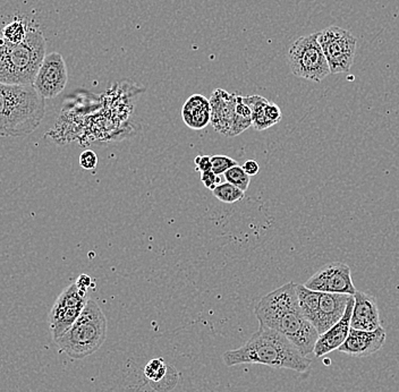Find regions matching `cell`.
<instances>
[{"instance_id": "obj_11", "label": "cell", "mask_w": 399, "mask_h": 392, "mask_svg": "<svg viewBox=\"0 0 399 392\" xmlns=\"http://www.w3.org/2000/svg\"><path fill=\"white\" fill-rule=\"evenodd\" d=\"M304 286L311 291L322 293H345L352 296L356 293L350 267L345 265L344 262H330L328 265H324Z\"/></svg>"}, {"instance_id": "obj_6", "label": "cell", "mask_w": 399, "mask_h": 392, "mask_svg": "<svg viewBox=\"0 0 399 392\" xmlns=\"http://www.w3.org/2000/svg\"><path fill=\"white\" fill-rule=\"evenodd\" d=\"M296 291L304 317L315 327L319 336L338 322L352 297L345 293L311 291L304 285H296Z\"/></svg>"}, {"instance_id": "obj_18", "label": "cell", "mask_w": 399, "mask_h": 392, "mask_svg": "<svg viewBox=\"0 0 399 392\" xmlns=\"http://www.w3.org/2000/svg\"><path fill=\"white\" fill-rule=\"evenodd\" d=\"M30 29H27V24L22 20H15L11 23L7 24L0 32V44H15L23 42L27 38Z\"/></svg>"}, {"instance_id": "obj_16", "label": "cell", "mask_w": 399, "mask_h": 392, "mask_svg": "<svg viewBox=\"0 0 399 392\" xmlns=\"http://www.w3.org/2000/svg\"><path fill=\"white\" fill-rule=\"evenodd\" d=\"M182 117L187 127L200 131L211 124L210 100L202 94H193L184 103Z\"/></svg>"}, {"instance_id": "obj_24", "label": "cell", "mask_w": 399, "mask_h": 392, "mask_svg": "<svg viewBox=\"0 0 399 392\" xmlns=\"http://www.w3.org/2000/svg\"><path fill=\"white\" fill-rule=\"evenodd\" d=\"M265 116L268 118L269 122L272 124V125H276L278 122L281 120V110H280V108L278 107L276 103L274 102H268V105L265 107Z\"/></svg>"}, {"instance_id": "obj_26", "label": "cell", "mask_w": 399, "mask_h": 392, "mask_svg": "<svg viewBox=\"0 0 399 392\" xmlns=\"http://www.w3.org/2000/svg\"><path fill=\"white\" fill-rule=\"evenodd\" d=\"M196 170L200 172H209L213 169V163H211V157L209 156H198L194 159Z\"/></svg>"}, {"instance_id": "obj_12", "label": "cell", "mask_w": 399, "mask_h": 392, "mask_svg": "<svg viewBox=\"0 0 399 392\" xmlns=\"http://www.w3.org/2000/svg\"><path fill=\"white\" fill-rule=\"evenodd\" d=\"M68 81V66L59 53L46 55L33 87L44 99H53L64 91Z\"/></svg>"}, {"instance_id": "obj_5", "label": "cell", "mask_w": 399, "mask_h": 392, "mask_svg": "<svg viewBox=\"0 0 399 392\" xmlns=\"http://www.w3.org/2000/svg\"><path fill=\"white\" fill-rule=\"evenodd\" d=\"M106 338V315L94 301L89 299L79 319L55 343L72 360H84L99 350Z\"/></svg>"}, {"instance_id": "obj_3", "label": "cell", "mask_w": 399, "mask_h": 392, "mask_svg": "<svg viewBox=\"0 0 399 392\" xmlns=\"http://www.w3.org/2000/svg\"><path fill=\"white\" fill-rule=\"evenodd\" d=\"M44 113V98L33 85L0 82V137H27L40 126Z\"/></svg>"}, {"instance_id": "obj_10", "label": "cell", "mask_w": 399, "mask_h": 392, "mask_svg": "<svg viewBox=\"0 0 399 392\" xmlns=\"http://www.w3.org/2000/svg\"><path fill=\"white\" fill-rule=\"evenodd\" d=\"M211 125L224 137H237L246 131L252 120L239 116L236 110L237 96L228 94L227 91L217 89L213 91L211 99Z\"/></svg>"}, {"instance_id": "obj_21", "label": "cell", "mask_w": 399, "mask_h": 392, "mask_svg": "<svg viewBox=\"0 0 399 392\" xmlns=\"http://www.w3.org/2000/svg\"><path fill=\"white\" fill-rule=\"evenodd\" d=\"M167 374V364L163 358H153L144 367V375L151 382H160Z\"/></svg>"}, {"instance_id": "obj_19", "label": "cell", "mask_w": 399, "mask_h": 392, "mask_svg": "<svg viewBox=\"0 0 399 392\" xmlns=\"http://www.w3.org/2000/svg\"><path fill=\"white\" fill-rule=\"evenodd\" d=\"M213 196L218 198L222 203L233 204L236 203L239 201L243 200L245 196V192L242 189H237L234 186L233 184L222 183L213 191Z\"/></svg>"}, {"instance_id": "obj_13", "label": "cell", "mask_w": 399, "mask_h": 392, "mask_svg": "<svg viewBox=\"0 0 399 392\" xmlns=\"http://www.w3.org/2000/svg\"><path fill=\"white\" fill-rule=\"evenodd\" d=\"M386 343V330L380 328L373 331H363L350 328L348 337L339 347V352L354 356V358H367L376 354Z\"/></svg>"}, {"instance_id": "obj_4", "label": "cell", "mask_w": 399, "mask_h": 392, "mask_svg": "<svg viewBox=\"0 0 399 392\" xmlns=\"http://www.w3.org/2000/svg\"><path fill=\"white\" fill-rule=\"evenodd\" d=\"M47 51L41 31L30 29L23 42L0 44V82L4 84L33 85Z\"/></svg>"}, {"instance_id": "obj_1", "label": "cell", "mask_w": 399, "mask_h": 392, "mask_svg": "<svg viewBox=\"0 0 399 392\" xmlns=\"http://www.w3.org/2000/svg\"><path fill=\"white\" fill-rule=\"evenodd\" d=\"M254 314L261 326L284 334L304 356L313 354L319 334L304 317L296 284L289 282L265 295L255 306Z\"/></svg>"}, {"instance_id": "obj_23", "label": "cell", "mask_w": 399, "mask_h": 392, "mask_svg": "<svg viewBox=\"0 0 399 392\" xmlns=\"http://www.w3.org/2000/svg\"><path fill=\"white\" fill-rule=\"evenodd\" d=\"M80 166L85 170H92L98 165V156L92 150H85L80 156Z\"/></svg>"}, {"instance_id": "obj_8", "label": "cell", "mask_w": 399, "mask_h": 392, "mask_svg": "<svg viewBox=\"0 0 399 392\" xmlns=\"http://www.w3.org/2000/svg\"><path fill=\"white\" fill-rule=\"evenodd\" d=\"M318 41L324 50L330 73H346L350 70L356 53L355 37L338 27H329L318 32Z\"/></svg>"}, {"instance_id": "obj_28", "label": "cell", "mask_w": 399, "mask_h": 392, "mask_svg": "<svg viewBox=\"0 0 399 392\" xmlns=\"http://www.w3.org/2000/svg\"><path fill=\"white\" fill-rule=\"evenodd\" d=\"M75 284L83 291H87V287H89V284H90V277L83 274V276L80 277L79 280Z\"/></svg>"}, {"instance_id": "obj_7", "label": "cell", "mask_w": 399, "mask_h": 392, "mask_svg": "<svg viewBox=\"0 0 399 392\" xmlns=\"http://www.w3.org/2000/svg\"><path fill=\"white\" fill-rule=\"evenodd\" d=\"M287 61L291 73L300 79L321 82L329 76L330 68L318 41V32L300 37L289 48Z\"/></svg>"}, {"instance_id": "obj_15", "label": "cell", "mask_w": 399, "mask_h": 392, "mask_svg": "<svg viewBox=\"0 0 399 392\" xmlns=\"http://www.w3.org/2000/svg\"><path fill=\"white\" fill-rule=\"evenodd\" d=\"M350 327L363 331H373L381 327L376 297L363 291H356Z\"/></svg>"}, {"instance_id": "obj_27", "label": "cell", "mask_w": 399, "mask_h": 392, "mask_svg": "<svg viewBox=\"0 0 399 392\" xmlns=\"http://www.w3.org/2000/svg\"><path fill=\"white\" fill-rule=\"evenodd\" d=\"M243 169H244L245 172H246L248 176L252 177V176H255V175L259 172V163H258L255 160H248V161H245L244 165H243Z\"/></svg>"}, {"instance_id": "obj_17", "label": "cell", "mask_w": 399, "mask_h": 392, "mask_svg": "<svg viewBox=\"0 0 399 392\" xmlns=\"http://www.w3.org/2000/svg\"><path fill=\"white\" fill-rule=\"evenodd\" d=\"M243 100L252 111V126L257 131H265L274 126L265 116V107L268 105V100L260 96H243Z\"/></svg>"}, {"instance_id": "obj_25", "label": "cell", "mask_w": 399, "mask_h": 392, "mask_svg": "<svg viewBox=\"0 0 399 392\" xmlns=\"http://www.w3.org/2000/svg\"><path fill=\"white\" fill-rule=\"evenodd\" d=\"M201 180L204 186L211 189V191H213L218 185L222 184L220 183V178H219L218 175L215 174L213 170L201 172Z\"/></svg>"}, {"instance_id": "obj_9", "label": "cell", "mask_w": 399, "mask_h": 392, "mask_svg": "<svg viewBox=\"0 0 399 392\" xmlns=\"http://www.w3.org/2000/svg\"><path fill=\"white\" fill-rule=\"evenodd\" d=\"M88 301L87 291H83L76 284H72L61 291L49 313L50 331L53 341L70 330Z\"/></svg>"}, {"instance_id": "obj_2", "label": "cell", "mask_w": 399, "mask_h": 392, "mask_svg": "<svg viewBox=\"0 0 399 392\" xmlns=\"http://www.w3.org/2000/svg\"><path fill=\"white\" fill-rule=\"evenodd\" d=\"M222 360L228 367L241 364H261L300 373L308 372L312 364V360L304 356L289 338L261 324L246 343L224 353Z\"/></svg>"}, {"instance_id": "obj_14", "label": "cell", "mask_w": 399, "mask_h": 392, "mask_svg": "<svg viewBox=\"0 0 399 392\" xmlns=\"http://www.w3.org/2000/svg\"><path fill=\"white\" fill-rule=\"evenodd\" d=\"M353 308H354V296L350 297V302L347 304L346 310L338 322L334 324L329 330L319 336L315 343L313 354L315 358H324L327 354L338 350L345 340L348 337L350 331V317H352Z\"/></svg>"}, {"instance_id": "obj_20", "label": "cell", "mask_w": 399, "mask_h": 392, "mask_svg": "<svg viewBox=\"0 0 399 392\" xmlns=\"http://www.w3.org/2000/svg\"><path fill=\"white\" fill-rule=\"evenodd\" d=\"M224 177L226 182L233 184L237 189H242L243 192H246L250 186L251 176H248L243 167L239 165L228 169L227 172H224Z\"/></svg>"}, {"instance_id": "obj_22", "label": "cell", "mask_w": 399, "mask_h": 392, "mask_svg": "<svg viewBox=\"0 0 399 392\" xmlns=\"http://www.w3.org/2000/svg\"><path fill=\"white\" fill-rule=\"evenodd\" d=\"M211 163H213L211 170L218 176L224 175L228 169L237 165L236 160L232 159L227 156H213L211 157Z\"/></svg>"}]
</instances>
